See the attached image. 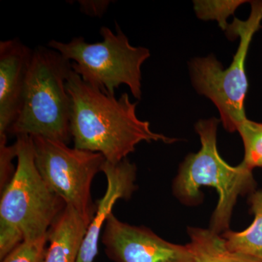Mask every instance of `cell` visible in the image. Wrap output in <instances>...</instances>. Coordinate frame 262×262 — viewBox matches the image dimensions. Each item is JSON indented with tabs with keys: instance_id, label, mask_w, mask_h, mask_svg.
Returning <instances> with one entry per match:
<instances>
[{
	"instance_id": "cell-1",
	"label": "cell",
	"mask_w": 262,
	"mask_h": 262,
	"mask_svg": "<svg viewBox=\"0 0 262 262\" xmlns=\"http://www.w3.org/2000/svg\"><path fill=\"white\" fill-rule=\"evenodd\" d=\"M67 89L71 98V133L77 149L100 153L106 161L118 163L142 141H178L153 132L149 122L138 117V102H132L127 93L117 98L86 83L73 70Z\"/></svg>"
},
{
	"instance_id": "cell-2",
	"label": "cell",
	"mask_w": 262,
	"mask_h": 262,
	"mask_svg": "<svg viewBox=\"0 0 262 262\" xmlns=\"http://www.w3.org/2000/svg\"><path fill=\"white\" fill-rule=\"evenodd\" d=\"M220 122L212 117L196 122L195 130L201 139V149L186 158L173 184L175 196L187 205L196 204L201 199V187L215 189L219 201L211 217L210 229L219 234L229 230L238 196L253 193L256 185L253 170L242 163L231 166L220 156L217 149V128Z\"/></svg>"
},
{
	"instance_id": "cell-3",
	"label": "cell",
	"mask_w": 262,
	"mask_h": 262,
	"mask_svg": "<svg viewBox=\"0 0 262 262\" xmlns=\"http://www.w3.org/2000/svg\"><path fill=\"white\" fill-rule=\"evenodd\" d=\"M72 71V62L54 49L33 50L21 108L8 134L40 136L68 145L72 137L67 82Z\"/></svg>"
},
{
	"instance_id": "cell-4",
	"label": "cell",
	"mask_w": 262,
	"mask_h": 262,
	"mask_svg": "<svg viewBox=\"0 0 262 262\" xmlns=\"http://www.w3.org/2000/svg\"><path fill=\"white\" fill-rule=\"evenodd\" d=\"M101 42H87L84 37H74L68 42L53 40L48 46L72 62V70L86 83L115 95L122 84L137 99L141 97V67L150 57L144 47L131 46L128 38L116 24V33L102 27Z\"/></svg>"
},
{
	"instance_id": "cell-5",
	"label": "cell",
	"mask_w": 262,
	"mask_h": 262,
	"mask_svg": "<svg viewBox=\"0 0 262 262\" xmlns=\"http://www.w3.org/2000/svg\"><path fill=\"white\" fill-rule=\"evenodd\" d=\"M251 6L247 20L235 18L229 27V37H239V44L228 68L225 70L212 55L194 58L189 65L194 89L214 103L224 127L230 133L237 131L239 124L247 119L244 106L248 89L246 57L253 36L261 27L262 1H251Z\"/></svg>"
},
{
	"instance_id": "cell-6",
	"label": "cell",
	"mask_w": 262,
	"mask_h": 262,
	"mask_svg": "<svg viewBox=\"0 0 262 262\" xmlns=\"http://www.w3.org/2000/svg\"><path fill=\"white\" fill-rule=\"evenodd\" d=\"M15 143L17 166L1 192L0 223L18 229L24 241H33L47 235L67 204L38 171L32 136H18Z\"/></svg>"
},
{
	"instance_id": "cell-7",
	"label": "cell",
	"mask_w": 262,
	"mask_h": 262,
	"mask_svg": "<svg viewBox=\"0 0 262 262\" xmlns=\"http://www.w3.org/2000/svg\"><path fill=\"white\" fill-rule=\"evenodd\" d=\"M32 138L36 165L43 180L90 225L96 211L91 186L102 170L104 157L40 136Z\"/></svg>"
},
{
	"instance_id": "cell-8",
	"label": "cell",
	"mask_w": 262,
	"mask_h": 262,
	"mask_svg": "<svg viewBox=\"0 0 262 262\" xmlns=\"http://www.w3.org/2000/svg\"><path fill=\"white\" fill-rule=\"evenodd\" d=\"M101 241L113 262H192L188 245L174 244L144 226L130 225L113 213L106 219Z\"/></svg>"
},
{
	"instance_id": "cell-9",
	"label": "cell",
	"mask_w": 262,
	"mask_h": 262,
	"mask_svg": "<svg viewBox=\"0 0 262 262\" xmlns=\"http://www.w3.org/2000/svg\"><path fill=\"white\" fill-rule=\"evenodd\" d=\"M32 52L18 38L0 42V141L20 114Z\"/></svg>"
},
{
	"instance_id": "cell-10",
	"label": "cell",
	"mask_w": 262,
	"mask_h": 262,
	"mask_svg": "<svg viewBox=\"0 0 262 262\" xmlns=\"http://www.w3.org/2000/svg\"><path fill=\"white\" fill-rule=\"evenodd\" d=\"M101 171L106 176L107 187L101 199L96 203V211L81 246L77 262H94L98 252V241L106 219L113 213L118 200H129L137 187L135 182L137 168L128 160L118 163L106 161Z\"/></svg>"
},
{
	"instance_id": "cell-11",
	"label": "cell",
	"mask_w": 262,
	"mask_h": 262,
	"mask_svg": "<svg viewBox=\"0 0 262 262\" xmlns=\"http://www.w3.org/2000/svg\"><path fill=\"white\" fill-rule=\"evenodd\" d=\"M89 227V224L67 205L48 230L49 246L44 262H77Z\"/></svg>"
},
{
	"instance_id": "cell-12",
	"label": "cell",
	"mask_w": 262,
	"mask_h": 262,
	"mask_svg": "<svg viewBox=\"0 0 262 262\" xmlns=\"http://www.w3.org/2000/svg\"><path fill=\"white\" fill-rule=\"evenodd\" d=\"M192 262H262V259L246 253L231 251L225 239L210 229L189 227Z\"/></svg>"
},
{
	"instance_id": "cell-13",
	"label": "cell",
	"mask_w": 262,
	"mask_h": 262,
	"mask_svg": "<svg viewBox=\"0 0 262 262\" xmlns=\"http://www.w3.org/2000/svg\"><path fill=\"white\" fill-rule=\"evenodd\" d=\"M249 203L254 214L253 223L241 232L227 230L222 237L231 251L262 259V191L251 193Z\"/></svg>"
},
{
	"instance_id": "cell-14",
	"label": "cell",
	"mask_w": 262,
	"mask_h": 262,
	"mask_svg": "<svg viewBox=\"0 0 262 262\" xmlns=\"http://www.w3.org/2000/svg\"><path fill=\"white\" fill-rule=\"evenodd\" d=\"M244 141V159L242 163L253 170L262 168V123L246 119L237 130Z\"/></svg>"
},
{
	"instance_id": "cell-15",
	"label": "cell",
	"mask_w": 262,
	"mask_h": 262,
	"mask_svg": "<svg viewBox=\"0 0 262 262\" xmlns=\"http://www.w3.org/2000/svg\"><path fill=\"white\" fill-rule=\"evenodd\" d=\"M247 3L242 0L234 1H194V8L196 16L204 20H217L223 30L228 29L227 19L233 15L239 5Z\"/></svg>"
},
{
	"instance_id": "cell-16",
	"label": "cell",
	"mask_w": 262,
	"mask_h": 262,
	"mask_svg": "<svg viewBox=\"0 0 262 262\" xmlns=\"http://www.w3.org/2000/svg\"><path fill=\"white\" fill-rule=\"evenodd\" d=\"M47 235L33 241H24L7 255L2 262H44L47 252Z\"/></svg>"
},
{
	"instance_id": "cell-17",
	"label": "cell",
	"mask_w": 262,
	"mask_h": 262,
	"mask_svg": "<svg viewBox=\"0 0 262 262\" xmlns=\"http://www.w3.org/2000/svg\"><path fill=\"white\" fill-rule=\"evenodd\" d=\"M8 141H0V189L9 184L15 172L13 160L17 158V146L15 143L8 145Z\"/></svg>"
},
{
	"instance_id": "cell-18",
	"label": "cell",
	"mask_w": 262,
	"mask_h": 262,
	"mask_svg": "<svg viewBox=\"0 0 262 262\" xmlns=\"http://www.w3.org/2000/svg\"><path fill=\"white\" fill-rule=\"evenodd\" d=\"M24 241L23 234L18 229L0 223V259L3 260Z\"/></svg>"
},
{
	"instance_id": "cell-19",
	"label": "cell",
	"mask_w": 262,
	"mask_h": 262,
	"mask_svg": "<svg viewBox=\"0 0 262 262\" xmlns=\"http://www.w3.org/2000/svg\"><path fill=\"white\" fill-rule=\"evenodd\" d=\"M111 2L96 1V0H81L79 1L80 10L85 15L92 17H101L107 10Z\"/></svg>"
}]
</instances>
